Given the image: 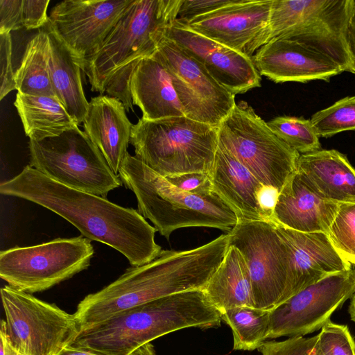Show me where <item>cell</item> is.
Instances as JSON below:
<instances>
[{
  "label": "cell",
  "mask_w": 355,
  "mask_h": 355,
  "mask_svg": "<svg viewBox=\"0 0 355 355\" xmlns=\"http://www.w3.org/2000/svg\"><path fill=\"white\" fill-rule=\"evenodd\" d=\"M0 193L31 201L55 213L75 226L84 237L106 244L123 254L131 266L148 263L162 250L155 240V228L137 210L62 185L30 164L3 182Z\"/></svg>",
  "instance_id": "cell-1"
},
{
  "label": "cell",
  "mask_w": 355,
  "mask_h": 355,
  "mask_svg": "<svg viewBox=\"0 0 355 355\" xmlns=\"http://www.w3.org/2000/svg\"><path fill=\"white\" fill-rule=\"evenodd\" d=\"M229 246L223 234L187 250H162L152 261L131 266L117 279L78 304L74 316L80 331L113 315L172 294L204 289Z\"/></svg>",
  "instance_id": "cell-2"
},
{
  "label": "cell",
  "mask_w": 355,
  "mask_h": 355,
  "mask_svg": "<svg viewBox=\"0 0 355 355\" xmlns=\"http://www.w3.org/2000/svg\"><path fill=\"white\" fill-rule=\"evenodd\" d=\"M182 0H134L92 55L76 60L92 90L120 100L133 110L130 83L138 64L158 48L178 18Z\"/></svg>",
  "instance_id": "cell-3"
},
{
  "label": "cell",
  "mask_w": 355,
  "mask_h": 355,
  "mask_svg": "<svg viewBox=\"0 0 355 355\" xmlns=\"http://www.w3.org/2000/svg\"><path fill=\"white\" fill-rule=\"evenodd\" d=\"M221 321L203 289L191 290L120 312L81 331L71 346L103 355H130L164 335L185 328L217 327Z\"/></svg>",
  "instance_id": "cell-4"
},
{
  "label": "cell",
  "mask_w": 355,
  "mask_h": 355,
  "mask_svg": "<svg viewBox=\"0 0 355 355\" xmlns=\"http://www.w3.org/2000/svg\"><path fill=\"white\" fill-rule=\"evenodd\" d=\"M119 177L134 192L138 212L167 239L180 228L206 227L228 233L238 223L235 213L215 192L197 195L184 191L129 153Z\"/></svg>",
  "instance_id": "cell-5"
},
{
  "label": "cell",
  "mask_w": 355,
  "mask_h": 355,
  "mask_svg": "<svg viewBox=\"0 0 355 355\" xmlns=\"http://www.w3.org/2000/svg\"><path fill=\"white\" fill-rule=\"evenodd\" d=\"M135 157L164 177L188 173L209 174L218 148V127L186 116L132 125Z\"/></svg>",
  "instance_id": "cell-6"
},
{
  "label": "cell",
  "mask_w": 355,
  "mask_h": 355,
  "mask_svg": "<svg viewBox=\"0 0 355 355\" xmlns=\"http://www.w3.org/2000/svg\"><path fill=\"white\" fill-rule=\"evenodd\" d=\"M354 6L353 0H272L269 41L295 40L329 57L343 72L355 74L348 42Z\"/></svg>",
  "instance_id": "cell-7"
},
{
  "label": "cell",
  "mask_w": 355,
  "mask_h": 355,
  "mask_svg": "<svg viewBox=\"0 0 355 355\" xmlns=\"http://www.w3.org/2000/svg\"><path fill=\"white\" fill-rule=\"evenodd\" d=\"M218 144L261 184L279 192L296 171L300 155L245 102L236 103L219 125Z\"/></svg>",
  "instance_id": "cell-8"
},
{
  "label": "cell",
  "mask_w": 355,
  "mask_h": 355,
  "mask_svg": "<svg viewBox=\"0 0 355 355\" xmlns=\"http://www.w3.org/2000/svg\"><path fill=\"white\" fill-rule=\"evenodd\" d=\"M30 165L69 188L106 198L121 185L85 132L76 127L40 141L29 139Z\"/></svg>",
  "instance_id": "cell-9"
},
{
  "label": "cell",
  "mask_w": 355,
  "mask_h": 355,
  "mask_svg": "<svg viewBox=\"0 0 355 355\" xmlns=\"http://www.w3.org/2000/svg\"><path fill=\"white\" fill-rule=\"evenodd\" d=\"M6 316L1 322L9 345L21 355H56L80 332L74 316L9 285L1 288Z\"/></svg>",
  "instance_id": "cell-10"
},
{
  "label": "cell",
  "mask_w": 355,
  "mask_h": 355,
  "mask_svg": "<svg viewBox=\"0 0 355 355\" xmlns=\"http://www.w3.org/2000/svg\"><path fill=\"white\" fill-rule=\"evenodd\" d=\"M94 254L83 236L13 247L0 252V277L26 293L44 291L88 268Z\"/></svg>",
  "instance_id": "cell-11"
},
{
  "label": "cell",
  "mask_w": 355,
  "mask_h": 355,
  "mask_svg": "<svg viewBox=\"0 0 355 355\" xmlns=\"http://www.w3.org/2000/svg\"><path fill=\"white\" fill-rule=\"evenodd\" d=\"M229 245L243 255L250 275L254 306L271 310L279 302L291 270V250L275 223L239 220L227 233Z\"/></svg>",
  "instance_id": "cell-12"
},
{
  "label": "cell",
  "mask_w": 355,
  "mask_h": 355,
  "mask_svg": "<svg viewBox=\"0 0 355 355\" xmlns=\"http://www.w3.org/2000/svg\"><path fill=\"white\" fill-rule=\"evenodd\" d=\"M153 54L168 70L184 115L218 127L236 104L235 96L182 47L165 35Z\"/></svg>",
  "instance_id": "cell-13"
},
{
  "label": "cell",
  "mask_w": 355,
  "mask_h": 355,
  "mask_svg": "<svg viewBox=\"0 0 355 355\" xmlns=\"http://www.w3.org/2000/svg\"><path fill=\"white\" fill-rule=\"evenodd\" d=\"M354 293V269L324 277L270 310L268 339L304 336L322 329Z\"/></svg>",
  "instance_id": "cell-14"
},
{
  "label": "cell",
  "mask_w": 355,
  "mask_h": 355,
  "mask_svg": "<svg viewBox=\"0 0 355 355\" xmlns=\"http://www.w3.org/2000/svg\"><path fill=\"white\" fill-rule=\"evenodd\" d=\"M134 0H65L51 10L48 28L76 60L94 54Z\"/></svg>",
  "instance_id": "cell-15"
},
{
  "label": "cell",
  "mask_w": 355,
  "mask_h": 355,
  "mask_svg": "<svg viewBox=\"0 0 355 355\" xmlns=\"http://www.w3.org/2000/svg\"><path fill=\"white\" fill-rule=\"evenodd\" d=\"M272 1L236 0L182 23L196 33L252 58L269 41Z\"/></svg>",
  "instance_id": "cell-16"
},
{
  "label": "cell",
  "mask_w": 355,
  "mask_h": 355,
  "mask_svg": "<svg viewBox=\"0 0 355 355\" xmlns=\"http://www.w3.org/2000/svg\"><path fill=\"white\" fill-rule=\"evenodd\" d=\"M165 36L182 47L234 96L261 86V76L252 58L194 32L178 19L166 29Z\"/></svg>",
  "instance_id": "cell-17"
},
{
  "label": "cell",
  "mask_w": 355,
  "mask_h": 355,
  "mask_svg": "<svg viewBox=\"0 0 355 355\" xmlns=\"http://www.w3.org/2000/svg\"><path fill=\"white\" fill-rule=\"evenodd\" d=\"M252 59L259 75L276 83L329 82L332 76L343 72L329 57L290 39L269 41Z\"/></svg>",
  "instance_id": "cell-18"
},
{
  "label": "cell",
  "mask_w": 355,
  "mask_h": 355,
  "mask_svg": "<svg viewBox=\"0 0 355 355\" xmlns=\"http://www.w3.org/2000/svg\"><path fill=\"white\" fill-rule=\"evenodd\" d=\"M274 223L291 250L290 274L277 304L327 275L352 268L326 233L302 232Z\"/></svg>",
  "instance_id": "cell-19"
},
{
  "label": "cell",
  "mask_w": 355,
  "mask_h": 355,
  "mask_svg": "<svg viewBox=\"0 0 355 355\" xmlns=\"http://www.w3.org/2000/svg\"><path fill=\"white\" fill-rule=\"evenodd\" d=\"M339 204L324 199L296 171L280 191L272 223L302 232H327Z\"/></svg>",
  "instance_id": "cell-20"
},
{
  "label": "cell",
  "mask_w": 355,
  "mask_h": 355,
  "mask_svg": "<svg viewBox=\"0 0 355 355\" xmlns=\"http://www.w3.org/2000/svg\"><path fill=\"white\" fill-rule=\"evenodd\" d=\"M125 111L118 98L99 95L89 102L87 114L83 121L85 133L118 176L128 153L133 125Z\"/></svg>",
  "instance_id": "cell-21"
},
{
  "label": "cell",
  "mask_w": 355,
  "mask_h": 355,
  "mask_svg": "<svg viewBox=\"0 0 355 355\" xmlns=\"http://www.w3.org/2000/svg\"><path fill=\"white\" fill-rule=\"evenodd\" d=\"M209 176L214 192L231 207L238 221L265 220L257 198L263 184L219 144Z\"/></svg>",
  "instance_id": "cell-22"
},
{
  "label": "cell",
  "mask_w": 355,
  "mask_h": 355,
  "mask_svg": "<svg viewBox=\"0 0 355 355\" xmlns=\"http://www.w3.org/2000/svg\"><path fill=\"white\" fill-rule=\"evenodd\" d=\"M130 89L132 103L140 108L145 120L185 116L168 70L154 54L138 64Z\"/></svg>",
  "instance_id": "cell-23"
},
{
  "label": "cell",
  "mask_w": 355,
  "mask_h": 355,
  "mask_svg": "<svg viewBox=\"0 0 355 355\" xmlns=\"http://www.w3.org/2000/svg\"><path fill=\"white\" fill-rule=\"evenodd\" d=\"M297 171L324 199L338 204L355 202V168L340 152L320 149L300 155Z\"/></svg>",
  "instance_id": "cell-24"
},
{
  "label": "cell",
  "mask_w": 355,
  "mask_h": 355,
  "mask_svg": "<svg viewBox=\"0 0 355 355\" xmlns=\"http://www.w3.org/2000/svg\"><path fill=\"white\" fill-rule=\"evenodd\" d=\"M203 291L219 311L236 306L255 307L247 263L239 250L230 245Z\"/></svg>",
  "instance_id": "cell-25"
},
{
  "label": "cell",
  "mask_w": 355,
  "mask_h": 355,
  "mask_svg": "<svg viewBox=\"0 0 355 355\" xmlns=\"http://www.w3.org/2000/svg\"><path fill=\"white\" fill-rule=\"evenodd\" d=\"M44 27L50 40L49 70L53 92L79 125L83 122L89 106L82 85L81 69L67 47L46 25Z\"/></svg>",
  "instance_id": "cell-26"
},
{
  "label": "cell",
  "mask_w": 355,
  "mask_h": 355,
  "mask_svg": "<svg viewBox=\"0 0 355 355\" xmlns=\"http://www.w3.org/2000/svg\"><path fill=\"white\" fill-rule=\"evenodd\" d=\"M14 105L29 139L56 137L78 125L56 96L17 92Z\"/></svg>",
  "instance_id": "cell-27"
},
{
  "label": "cell",
  "mask_w": 355,
  "mask_h": 355,
  "mask_svg": "<svg viewBox=\"0 0 355 355\" xmlns=\"http://www.w3.org/2000/svg\"><path fill=\"white\" fill-rule=\"evenodd\" d=\"M26 46L20 64L15 71L18 92L33 96H53L49 70L50 40L42 27Z\"/></svg>",
  "instance_id": "cell-28"
},
{
  "label": "cell",
  "mask_w": 355,
  "mask_h": 355,
  "mask_svg": "<svg viewBox=\"0 0 355 355\" xmlns=\"http://www.w3.org/2000/svg\"><path fill=\"white\" fill-rule=\"evenodd\" d=\"M221 320L233 334V349H259L266 341L270 330V310L236 306L220 311Z\"/></svg>",
  "instance_id": "cell-29"
},
{
  "label": "cell",
  "mask_w": 355,
  "mask_h": 355,
  "mask_svg": "<svg viewBox=\"0 0 355 355\" xmlns=\"http://www.w3.org/2000/svg\"><path fill=\"white\" fill-rule=\"evenodd\" d=\"M49 0H0V33L44 27Z\"/></svg>",
  "instance_id": "cell-30"
},
{
  "label": "cell",
  "mask_w": 355,
  "mask_h": 355,
  "mask_svg": "<svg viewBox=\"0 0 355 355\" xmlns=\"http://www.w3.org/2000/svg\"><path fill=\"white\" fill-rule=\"evenodd\" d=\"M267 123L280 139L300 155L321 149L319 137L309 119L302 116H282Z\"/></svg>",
  "instance_id": "cell-31"
},
{
  "label": "cell",
  "mask_w": 355,
  "mask_h": 355,
  "mask_svg": "<svg viewBox=\"0 0 355 355\" xmlns=\"http://www.w3.org/2000/svg\"><path fill=\"white\" fill-rule=\"evenodd\" d=\"M311 121L319 137H330L355 130V96H347L312 115Z\"/></svg>",
  "instance_id": "cell-32"
},
{
  "label": "cell",
  "mask_w": 355,
  "mask_h": 355,
  "mask_svg": "<svg viewBox=\"0 0 355 355\" xmlns=\"http://www.w3.org/2000/svg\"><path fill=\"white\" fill-rule=\"evenodd\" d=\"M327 234L338 254L355 265V202L339 204Z\"/></svg>",
  "instance_id": "cell-33"
},
{
  "label": "cell",
  "mask_w": 355,
  "mask_h": 355,
  "mask_svg": "<svg viewBox=\"0 0 355 355\" xmlns=\"http://www.w3.org/2000/svg\"><path fill=\"white\" fill-rule=\"evenodd\" d=\"M316 346L322 355H355V340L347 326L331 320L318 334Z\"/></svg>",
  "instance_id": "cell-34"
},
{
  "label": "cell",
  "mask_w": 355,
  "mask_h": 355,
  "mask_svg": "<svg viewBox=\"0 0 355 355\" xmlns=\"http://www.w3.org/2000/svg\"><path fill=\"white\" fill-rule=\"evenodd\" d=\"M318 340V335L304 338L290 337L283 341H266L259 349L262 355H309Z\"/></svg>",
  "instance_id": "cell-35"
},
{
  "label": "cell",
  "mask_w": 355,
  "mask_h": 355,
  "mask_svg": "<svg viewBox=\"0 0 355 355\" xmlns=\"http://www.w3.org/2000/svg\"><path fill=\"white\" fill-rule=\"evenodd\" d=\"M12 44L10 33L0 34V99L17 89L15 72L13 70Z\"/></svg>",
  "instance_id": "cell-36"
},
{
  "label": "cell",
  "mask_w": 355,
  "mask_h": 355,
  "mask_svg": "<svg viewBox=\"0 0 355 355\" xmlns=\"http://www.w3.org/2000/svg\"><path fill=\"white\" fill-rule=\"evenodd\" d=\"M178 189L193 194L208 195L214 192L209 174L188 173L165 177Z\"/></svg>",
  "instance_id": "cell-37"
},
{
  "label": "cell",
  "mask_w": 355,
  "mask_h": 355,
  "mask_svg": "<svg viewBox=\"0 0 355 355\" xmlns=\"http://www.w3.org/2000/svg\"><path fill=\"white\" fill-rule=\"evenodd\" d=\"M236 0H182L177 19L187 22L198 17L211 12Z\"/></svg>",
  "instance_id": "cell-38"
},
{
  "label": "cell",
  "mask_w": 355,
  "mask_h": 355,
  "mask_svg": "<svg viewBox=\"0 0 355 355\" xmlns=\"http://www.w3.org/2000/svg\"><path fill=\"white\" fill-rule=\"evenodd\" d=\"M279 191L270 186L262 184L257 193V202L266 221L273 222L274 211Z\"/></svg>",
  "instance_id": "cell-39"
},
{
  "label": "cell",
  "mask_w": 355,
  "mask_h": 355,
  "mask_svg": "<svg viewBox=\"0 0 355 355\" xmlns=\"http://www.w3.org/2000/svg\"><path fill=\"white\" fill-rule=\"evenodd\" d=\"M348 42L351 53L355 60V6L348 26Z\"/></svg>",
  "instance_id": "cell-40"
},
{
  "label": "cell",
  "mask_w": 355,
  "mask_h": 355,
  "mask_svg": "<svg viewBox=\"0 0 355 355\" xmlns=\"http://www.w3.org/2000/svg\"><path fill=\"white\" fill-rule=\"evenodd\" d=\"M56 355H103L98 353L94 352L91 350L74 347L71 345L65 347Z\"/></svg>",
  "instance_id": "cell-41"
},
{
  "label": "cell",
  "mask_w": 355,
  "mask_h": 355,
  "mask_svg": "<svg viewBox=\"0 0 355 355\" xmlns=\"http://www.w3.org/2000/svg\"><path fill=\"white\" fill-rule=\"evenodd\" d=\"M0 354L1 355H18L19 354L9 345L3 329L0 330Z\"/></svg>",
  "instance_id": "cell-42"
},
{
  "label": "cell",
  "mask_w": 355,
  "mask_h": 355,
  "mask_svg": "<svg viewBox=\"0 0 355 355\" xmlns=\"http://www.w3.org/2000/svg\"><path fill=\"white\" fill-rule=\"evenodd\" d=\"M130 355H157V354L153 345L148 343L137 348Z\"/></svg>",
  "instance_id": "cell-43"
},
{
  "label": "cell",
  "mask_w": 355,
  "mask_h": 355,
  "mask_svg": "<svg viewBox=\"0 0 355 355\" xmlns=\"http://www.w3.org/2000/svg\"><path fill=\"white\" fill-rule=\"evenodd\" d=\"M349 313L351 320L355 323V293L351 297Z\"/></svg>",
  "instance_id": "cell-44"
},
{
  "label": "cell",
  "mask_w": 355,
  "mask_h": 355,
  "mask_svg": "<svg viewBox=\"0 0 355 355\" xmlns=\"http://www.w3.org/2000/svg\"><path fill=\"white\" fill-rule=\"evenodd\" d=\"M309 355H322L320 352L319 351L318 347L316 346V343H315V345L314 346L313 349H312V351L310 352V354Z\"/></svg>",
  "instance_id": "cell-45"
},
{
  "label": "cell",
  "mask_w": 355,
  "mask_h": 355,
  "mask_svg": "<svg viewBox=\"0 0 355 355\" xmlns=\"http://www.w3.org/2000/svg\"><path fill=\"white\" fill-rule=\"evenodd\" d=\"M18 355H21V354H18Z\"/></svg>",
  "instance_id": "cell-46"
}]
</instances>
